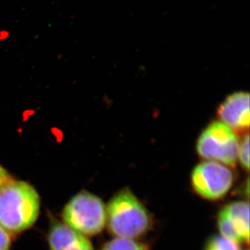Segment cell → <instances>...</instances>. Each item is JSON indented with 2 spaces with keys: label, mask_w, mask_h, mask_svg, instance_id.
I'll return each mask as SVG.
<instances>
[{
  "label": "cell",
  "mask_w": 250,
  "mask_h": 250,
  "mask_svg": "<svg viewBox=\"0 0 250 250\" xmlns=\"http://www.w3.org/2000/svg\"><path fill=\"white\" fill-rule=\"evenodd\" d=\"M40 196L28 182L10 180L0 188V225L8 233L33 226L40 213Z\"/></svg>",
  "instance_id": "obj_1"
},
{
  "label": "cell",
  "mask_w": 250,
  "mask_h": 250,
  "mask_svg": "<svg viewBox=\"0 0 250 250\" xmlns=\"http://www.w3.org/2000/svg\"><path fill=\"white\" fill-rule=\"evenodd\" d=\"M106 222L113 235L127 239L144 235L151 224L146 208L129 189L119 192L109 202Z\"/></svg>",
  "instance_id": "obj_2"
},
{
  "label": "cell",
  "mask_w": 250,
  "mask_h": 250,
  "mask_svg": "<svg viewBox=\"0 0 250 250\" xmlns=\"http://www.w3.org/2000/svg\"><path fill=\"white\" fill-rule=\"evenodd\" d=\"M64 224L83 236L100 233L106 224V208L101 198L88 192L74 196L62 211Z\"/></svg>",
  "instance_id": "obj_3"
},
{
  "label": "cell",
  "mask_w": 250,
  "mask_h": 250,
  "mask_svg": "<svg viewBox=\"0 0 250 250\" xmlns=\"http://www.w3.org/2000/svg\"><path fill=\"white\" fill-rule=\"evenodd\" d=\"M238 138L225 123L214 122L198 138L197 151L201 157L229 166L236 165L238 157Z\"/></svg>",
  "instance_id": "obj_4"
},
{
  "label": "cell",
  "mask_w": 250,
  "mask_h": 250,
  "mask_svg": "<svg viewBox=\"0 0 250 250\" xmlns=\"http://www.w3.org/2000/svg\"><path fill=\"white\" fill-rule=\"evenodd\" d=\"M233 182L234 175L231 169L215 161L199 164L192 173L194 190L209 200L223 198L231 189Z\"/></svg>",
  "instance_id": "obj_5"
},
{
  "label": "cell",
  "mask_w": 250,
  "mask_h": 250,
  "mask_svg": "<svg viewBox=\"0 0 250 250\" xmlns=\"http://www.w3.org/2000/svg\"><path fill=\"white\" fill-rule=\"evenodd\" d=\"M218 225L221 236L235 243H249L250 205L238 201L226 206L220 211Z\"/></svg>",
  "instance_id": "obj_6"
},
{
  "label": "cell",
  "mask_w": 250,
  "mask_h": 250,
  "mask_svg": "<svg viewBox=\"0 0 250 250\" xmlns=\"http://www.w3.org/2000/svg\"><path fill=\"white\" fill-rule=\"evenodd\" d=\"M220 119L236 130L250 126V95L248 92H234L224 100L218 108Z\"/></svg>",
  "instance_id": "obj_7"
},
{
  "label": "cell",
  "mask_w": 250,
  "mask_h": 250,
  "mask_svg": "<svg viewBox=\"0 0 250 250\" xmlns=\"http://www.w3.org/2000/svg\"><path fill=\"white\" fill-rule=\"evenodd\" d=\"M48 241L50 250H94L86 236L64 223L53 224Z\"/></svg>",
  "instance_id": "obj_8"
},
{
  "label": "cell",
  "mask_w": 250,
  "mask_h": 250,
  "mask_svg": "<svg viewBox=\"0 0 250 250\" xmlns=\"http://www.w3.org/2000/svg\"><path fill=\"white\" fill-rule=\"evenodd\" d=\"M102 250H148L143 244L134 241L133 239H113L103 247Z\"/></svg>",
  "instance_id": "obj_9"
},
{
  "label": "cell",
  "mask_w": 250,
  "mask_h": 250,
  "mask_svg": "<svg viewBox=\"0 0 250 250\" xmlns=\"http://www.w3.org/2000/svg\"><path fill=\"white\" fill-rule=\"evenodd\" d=\"M205 250H240V247L224 236H216L210 239Z\"/></svg>",
  "instance_id": "obj_10"
},
{
  "label": "cell",
  "mask_w": 250,
  "mask_h": 250,
  "mask_svg": "<svg viewBox=\"0 0 250 250\" xmlns=\"http://www.w3.org/2000/svg\"><path fill=\"white\" fill-rule=\"evenodd\" d=\"M237 158H239L242 166L248 170L250 167V135L248 134L244 137L239 145Z\"/></svg>",
  "instance_id": "obj_11"
},
{
  "label": "cell",
  "mask_w": 250,
  "mask_h": 250,
  "mask_svg": "<svg viewBox=\"0 0 250 250\" xmlns=\"http://www.w3.org/2000/svg\"><path fill=\"white\" fill-rule=\"evenodd\" d=\"M11 242L9 233L0 225V250H9Z\"/></svg>",
  "instance_id": "obj_12"
},
{
  "label": "cell",
  "mask_w": 250,
  "mask_h": 250,
  "mask_svg": "<svg viewBox=\"0 0 250 250\" xmlns=\"http://www.w3.org/2000/svg\"><path fill=\"white\" fill-rule=\"evenodd\" d=\"M11 178H10L9 174L2 166H0V188L3 185L6 184L7 182H9Z\"/></svg>",
  "instance_id": "obj_13"
}]
</instances>
